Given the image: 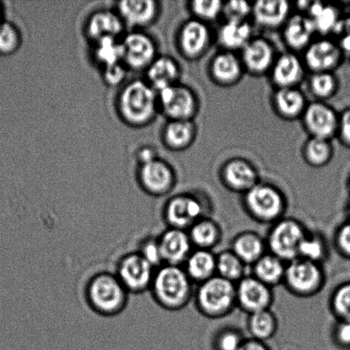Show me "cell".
<instances>
[{"mask_svg": "<svg viewBox=\"0 0 350 350\" xmlns=\"http://www.w3.org/2000/svg\"><path fill=\"white\" fill-rule=\"evenodd\" d=\"M159 111L169 121L192 120L198 111V100L192 89L177 83L157 92Z\"/></svg>", "mask_w": 350, "mask_h": 350, "instance_id": "obj_11", "label": "cell"}, {"mask_svg": "<svg viewBox=\"0 0 350 350\" xmlns=\"http://www.w3.org/2000/svg\"><path fill=\"white\" fill-rule=\"evenodd\" d=\"M221 180L229 191L243 195L260 182L255 166L243 159H232L226 162L221 171Z\"/></svg>", "mask_w": 350, "mask_h": 350, "instance_id": "obj_18", "label": "cell"}, {"mask_svg": "<svg viewBox=\"0 0 350 350\" xmlns=\"http://www.w3.org/2000/svg\"><path fill=\"white\" fill-rule=\"evenodd\" d=\"M136 252H138L155 269H159L163 265L157 236L149 235L143 238L140 240Z\"/></svg>", "mask_w": 350, "mask_h": 350, "instance_id": "obj_45", "label": "cell"}, {"mask_svg": "<svg viewBox=\"0 0 350 350\" xmlns=\"http://www.w3.org/2000/svg\"><path fill=\"white\" fill-rule=\"evenodd\" d=\"M121 39L106 38L94 43L92 55H94V61L102 70L113 65L123 64Z\"/></svg>", "mask_w": 350, "mask_h": 350, "instance_id": "obj_37", "label": "cell"}, {"mask_svg": "<svg viewBox=\"0 0 350 350\" xmlns=\"http://www.w3.org/2000/svg\"><path fill=\"white\" fill-rule=\"evenodd\" d=\"M222 14L226 21H247L250 14H252V5L243 0L224 2Z\"/></svg>", "mask_w": 350, "mask_h": 350, "instance_id": "obj_46", "label": "cell"}, {"mask_svg": "<svg viewBox=\"0 0 350 350\" xmlns=\"http://www.w3.org/2000/svg\"><path fill=\"white\" fill-rule=\"evenodd\" d=\"M156 269L135 250L120 257L114 273L130 295H139L150 291Z\"/></svg>", "mask_w": 350, "mask_h": 350, "instance_id": "obj_8", "label": "cell"}, {"mask_svg": "<svg viewBox=\"0 0 350 350\" xmlns=\"http://www.w3.org/2000/svg\"><path fill=\"white\" fill-rule=\"evenodd\" d=\"M231 250L246 266H252L265 255L267 248L265 239L258 233L245 231L232 239Z\"/></svg>", "mask_w": 350, "mask_h": 350, "instance_id": "obj_28", "label": "cell"}, {"mask_svg": "<svg viewBox=\"0 0 350 350\" xmlns=\"http://www.w3.org/2000/svg\"><path fill=\"white\" fill-rule=\"evenodd\" d=\"M304 156L308 165L314 167L327 165L334 156L331 140L310 137L305 144Z\"/></svg>", "mask_w": 350, "mask_h": 350, "instance_id": "obj_38", "label": "cell"}, {"mask_svg": "<svg viewBox=\"0 0 350 350\" xmlns=\"http://www.w3.org/2000/svg\"><path fill=\"white\" fill-rule=\"evenodd\" d=\"M245 338L241 332L233 327L221 329L214 339V350H239Z\"/></svg>", "mask_w": 350, "mask_h": 350, "instance_id": "obj_44", "label": "cell"}, {"mask_svg": "<svg viewBox=\"0 0 350 350\" xmlns=\"http://www.w3.org/2000/svg\"><path fill=\"white\" fill-rule=\"evenodd\" d=\"M22 36L12 23H3L0 25V54L12 55L19 49Z\"/></svg>", "mask_w": 350, "mask_h": 350, "instance_id": "obj_43", "label": "cell"}, {"mask_svg": "<svg viewBox=\"0 0 350 350\" xmlns=\"http://www.w3.org/2000/svg\"><path fill=\"white\" fill-rule=\"evenodd\" d=\"M252 276L273 289L283 284L286 262L267 252L253 264Z\"/></svg>", "mask_w": 350, "mask_h": 350, "instance_id": "obj_33", "label": "cell"}, {"mask_svg": "<svg viewBox=\"0 0 350 350\" xmlns=\"http://www.w3.org/2000/svg\"><path fill=\"white\" fill-rule=\"evenodd\" d=\"M332 34L335 36L334 42L342 53H350V17L341 18Z\"/></svg>", "mask_w": 350, "mask_h": 350, "instance_id": "obj_49", "label": "cell"}, {"mask_svg": "<svg viewBox=\"0 0 350 350\" xmlns=\"http://www.w3.org/2000/svg\"><path fill=\"white\" fill-rule=\"evenodd\" d=\"M344 53L334 40L312 41L305 49L304 63L313 73L332 72L342 63Z\"/></svg>", "mask_w": 350, "mask_h": 350, "instance_id": "obj_17", "label": "cell"}, {"mask_svg": "<svg viewBox=\"0 0 350 350\" xmlns=\"http://www.w3.org/2000/svg\"><path fill=\"white\" fill-rule=\"evenodd\" d=\"M116 111L122 122L133 128L149 125L159 111L157 92L146 80L129 81L116 98Z\"/></svg>", "mask_w": 350, "mask_h": 350, "instance_id": "obj_1", "label": "cell"}, {"mask_svg": "<svg viewBox=\"0 0 350 350\" xmlns=\"http://www.w3.org/2000/svg\"><path fill=\"white\" fill-rule=\"evenodd\" d=\"M193 299L202 317L211 320L228 317L237 308L236 284L215 275L198 284Z\"/></svg>", "mask_w": 350, "mask_h": 350, "instance_id": "obj_4", "label": "cell"}, {"mask_svg": "<svg viewBox=\"0 0 350 350\" xmlns=\"http://www.w3.org/2000/svg\"><path fill=\"white\" fill-rule=\"evenodd\" d=\"M349 217H350V206H349Z\"/></svg>", "mask_w": 350, "mask_h": 350, "instance_id": "obj_56", "label": "cell"}, {"mask_svg": "<svg viewBox=\"0 0 350 350\" xmlns=\"http://www.w3.org/2000/svg\"><path fill=\"white\" fill-rule=\"evenodd\" d=\"M291 8L286 0H260L252 3V15L260 26L274 29L286 24Z\"/></svg>", "mask_w": 350, "mask_h": 350, "instance_id": "obj_24", "label": "cell"}, {"mask_svg": "<svg viewBox=\"0 0 350 350\" xmlns=\"http://www.w3.org/2000/svg\"><path fill=\"white\" fill-rule=\"evenodd\" d=\"M301 118L310 137L331 140L338 135L339 116L322 101L308 104Z\"/></svg>", "mask_w": 350, "mask_h": 350, "instance_id": "obj_15", "label": "cell"}, {"mask_svg": "<svg viewBox=\"0 0 350 350\" xmlns=\"http://www.w3.org/2000/svg\"><path fill=\"white\" fill-rule=\"evenodd\" d=\"M197 126L192 120L169 121L163 129V145L173 152H182L194 143Z\"/></svg>", "mask_w": 350, "mask_h": 350, "instance_id": "obj_26", "label": "cell"}, {"mask_svg": "<svg viewBox=\"0 0 350 350\" xmlns=\"http://www.w3.org/2000/svg\"><path fill=\"white\" fill-rule=\"evenodd\" d=\"M187 232L194 249L212 250L222 239L221 226L209 216L199 219Z\"/></svg>", "mask_w": 350, "mask_h": 350, "instance_id": "obj_31", "label": "cell"}, {"mask_svg": "<svg viewBox=\"0 0 350 350\" xmlns=\"http://www.w3.org/2000/svg\"><path fill=\"white\" fill-rule=\"evenodd\" d=\"M243 64L233 51H223L212 58L209 73L212 80L222 87H231L238 83L243 77Z\"/></svg>", "mask_w": 350, "mask_h": 350, "instance_id": "obj_23", "label": "cell"}, {"mask_svg": "<svg viewBox=\"0 0 350 350\" xmlns=\"http://www.w3.org/2000/svg\"><path fill=\"white\" fill-rule=\"evenodd\" d=\"M178 50L188 60L194 61L207 53L211 44V33L207 23L198 19L187 20L177 34Z\"/></svg>", "mask_w": 350, "mask_h": 350, "instance_id": "obj_14", "label": "cell"}, {"mask_svg": "<svg viewBox=\"0 0 350 350\" xmlns=\"http://www.w3.org/2000/svg\"><path fill=\"white\" fill-rule=\"evenodd\" d=\"M159 155L156 150L152 146H142V148L137 150V161H138L139 165L145 164L152 161L159 159Z\"/></svg>", "mask_w": 350, "mask_h": 350, "instance_id": "obj_52", "label": "cell"}, {"mask_svg": "<svg viewBox=\"0 0 350 350\" xmlns=\"http://www.w3.org/2000/svg\"><path fill=\"white\" fill-rule=\"evenodd\" d=\"M275 56L272 44L263 38H252L242 49L243 68L253 75H262L271 71Z\"/></svg>", "mask_w": 350, "mask_h": 350, "instance_id": "obj_21", "label": "cell"}, {"mask_svg": "<svg viewBox=\"0 0 350 350\" xmlns=\"http://www.w3.org/2000/svg\"><path fill=\"white\" fill-rule=\"evenodd\" d=\"M308 233L307 229L297 219L286 217L271 226L265 239L267 252L284 262L297 258L298 250Z\"/></svg>", "mask_w": 350, "mask_h": 350, "instance_id": "obj_7", "label": "cell"}, {"mask_svg": "<svg viewBox=\"0 0 350 350\" xmlns=\"http://www.w3.org/2000/svg\"><path fill=\"white\" fill-rule=\"evenodd\" d=\"M125 24L115 10H99L91 14L85 26V33L94 44L106 38L121 39Z\"/></svg>", "mask_w": 350, "mask_h": 350, "instance_id": "obj_20", "label": "cell"}, {"mask_svg": "<svg viewBox=\"0 0 350 350\" xmlns=\"http://www.w3.org/2000/svg\"><path fill=\"white\" fill-rule=\"evenodd\" d=\"M315 31L310 18L306 15L291 16L284 25V39L291 49L305 50L312 43Z\"/></svg>", "mask_w": 350, "mask_h": 350, "instance_id": "obj_27", "label": "cell"}, {"mask_svg": "<svg viewBox=\"0 0 350 350\" xmlns=\"http://www.w3.org/2000/svg\"><path fill=\"white\" fill-rule=\"evenodd\" d=\"M193 286L183 267L163 264L156 269L149 291L159 307L177 312L184 310L193 299Z\"/></svg>", "mask_w": 350, "mask_h": 350, "instance_id": "obj_3", "label": "cell"}, {"mask_svg": "<svg viewBox=\"0 0 350 350\" xmlns=\"http://www.w3.org/2000/svg\"><path fill=\"white\" fill-rule=\"evenodd\" d=\"M146 74V81L159 92L164 88L178 83L180 67L174 57L159 55L147 68Z\"/></svg>", "mask_w": 350, "mask_h": 350, "instance_id": "obj_25", "label": "cell"}, {"mask_svg": "<svg viewBox=\"0 0 350 350\" xmlns=\"http://www.w3.org/2000/svg\"><path fill=\"white\" fill-rule=\"evenodd\" d=\"M122 63L129 70H146L159 56L155 40L148 33L133 30L122 37Z\"/></svg>", "mask_w": 350, "mask_h": 350, "instance_id": "obj_10", "label": "cell"}, {"mask_svg": "<svg viewBox=\"0 0 350 350\" xmlns=\"http://www.w3.org/2000/svg\"><path fill=\"white\" fill-rule=\"evenodd\" d=\"M247 329L250 338L267 342L276 335L279 329V321L272 310L260 311L248 315Z\"/></svg>", "mask_w": 350, "mask_h": 350, "instance_id": "obj_35", "label": "cell"}, {"mask_svg": "<svg viewBox=\"0 0 350 350\" xmlns=\"http://www.w3.org/2000/svg\"><path fill=\"white\" fill-rule=\"evenodd\" d=\"M330 308L338 321H350V281L335 288L330 299Z\"/></svg>", "mask_w": 350, "mask_h": 350, "instance_id": "obj_41", "label": "cell"}, {"mask_svg": "<svg viewBox=\"0 0 350 350\" xmlns=\"http://www.w3.org/2000/svg\"><path fill=\"white\" fill-rule=\"evenodd\" d=\"M246 265L231 250L216 255V275L237 284L245 275Z\"/></svg>", "mask_w": 350, "mask_h": 350, "instance_id": "obj_36", "label": "cell"}, {"mask_svg": "<svg viewBox=\"0 0 350 350\" xmlns=\"http://www.w3.org/2000/svg\"><path fill=\"white\" fill-rule=\"evenodd\" d=\"M182 267L198 286L216 275V255L212 250L194 249Z\"/></svg>", "mask_w": 350, "mask_h": 350, "instance_id": "obj_30", "label": "cell"}, {"mask_svg": "<svg viewBox=\"0 0 350 350\" xmlns=\"http://www.w3.org/2000/svg\"><path fill=\"white\" fill-rule=\"evenodd\" d=\"M348 185H349V191H350V177L349 178V184Z\"/></svg>", "mask_w": 350, "mask_h": 350, "instance_id": "obj_55", "label": "cell"}, {"mask_svg": "<svg viewBox=\"0 0 350 350\" xmlns=\"http://www.w3.org/2000/svg\"><path fill=\"white\" fill-rule=\"evenodd\" d=\"M243 207L253 221L273 225L284 217L287 201L280 189L260 181L243 195Z\"/></svg>", "mask_w": 350, "mask_h": 350, "instance_id": "obj_5", "label": "cell"}, {"mask_svg": "<svg viewBox=\"0 0 350 350\" xmlns=\"http://www.w3.org/2000/svg\"><path fill=\"white\" fill-rule=\"evenodd\" d=\"M3 21H2V10H1V7H0V25H1V24L3 23Z\"/></svg>", "mask_w": 350, "mask_h": 350, "instance_id": "obj_54", "label": "cell"}, {"mask_svg": "<svg viewBox=\"0 0 350 350\" xmlns=\"http://www.w3.org/2000/svg\"><path fill=\"white\" fill-rule=\"evenodd\" d=\"M338 135L342 144L350 147V108L339 116Z\"/></svg>", "mask_w": 350, "mask_h": 350, "instance_id": "obj_51", "label": "cell"}, {"mask_svg": "<svg viewBox=\"0 0 350 350\" xmlns=\"http://www.w3.org/2000/svg\"><path fill=\"white\" fill-rule=\"evenodd\" d=\"M223 3L221 0H195L190 3V10L195 19L208 23L221 15Z\"/></svg>", "mask_w": 350, "mask_h": 350, "instance_id": "obj_42", "label": "cell"}, {"mask_svg": "<svg viewBox=\"0 0 350 350\" xmlns=\"http://www.w3.org/2000/svg\"><path fill=\"white\" fill-rule=\"evenodd\" d=\"M310 90L315 98L320 100L334 97L338 91V82L337 77L332 72L313 73L311 75Z\"/></svg>", "mask_w": 350, "mask_h": 350, "instance_id": "obj_40", "label": "cell"}, {"mask_svg": "<svg viewBox=\"0 0 350 350\" xmlns=\"http://www.w3.org/2000/svg\"><path fill=\"white\" fill-rule=\"evenodd\" d=\"M325 280L322 264L297 257L286 263L283 284L293 296L310 298L323 290Z\"/></svg>", "mask_w": 350, "mask_h": 350, "instance_id": "obj_6", "label": "cell"}, {"mask_svg": "<svg viewBox=\"0 0 350 350\" xmlns=\"http://www.w3.org/2000/svg\"><path fill=\"white\" fill-rule=\"evenodd\" d=\"M159 238L163 264L183 266L193 250L188 232L185 230L167 228Z\"/></svg>", "mask_w": 350, "mask_h": 350, "instance_id": "obj_19", "label": "cell"}, {"mask_svg": "<svg viewBox=\"0 0 350 350\" xmlns=\"http://www.w3.org/2000/svg\"><path fill=\"white\" fill-rule=\"evenodd\" d=\"M335 345L342 349L350 350V321H338L332 330Z\"/></svg>", "mask_w": 350, "mask_h": 350, "instance_id": "obj_50", "label": "cell"}, {"mask_svg": "<svg viewBox=\"0 0 350 350\" xmlns=\"http://www.w3.org/2000/svg\"><path fill=\"white\" fill-rule=\"evenodd\" d=\"M128 68L123 64L113 65V66L103 68V80L109 87H119L124 83L128 77Z\"/></svg>", "mask_w": 350, "mask_h": 350, "instance_id": "obj_47", "label": "cell"}, {"mask_svg": "<svg viewBox=\"0 0 350 350\" xmlns=\"http://www.w3.org/2000/svg\"><path fill=\"white\" fill-rule=\"evenodd\" d=\"M208 216L204 202L197 195L172 196L163 204L162 218L167 228L188 231L199 219Z\"/></svg>", "mask_w": 350, "mask_h": 350, "instance_id": "obj_9", "label": "cell"}, {"mask_svg": "<svg viewBox=\"0 0 350 350\" xmlns=\"http://www.w3.org/2000/svg\"><path fill=\"white\" fill-rule=\"evenodd\" d=\"M273 104L278 115L286 120L301 118L308 105L305 95L297 88H278Z\"/></svg>", "mask_w": 350, "mask_h": 350, "instance_id": "obj_29", "label": "cell"}, {"mask_svg": "<svg viewBox=\"0 0 350 350\" xmlns=\"http://www.w3.org/2000/svg\"><path fill=\"white\" fill-rule=\"evenodd\" d=\"M334 246L338 252L350 260V219L338 226L334 234Z\"/></svg>", "mask_w": 350, "mask_h": 350, "instance_id": "obj_48", "label": "cell"}, {"mask_svg": "<svg viewBox=\"0 0 350 350\" xmlns=\"http://www.w3.org/2000/svg\"><path fill=\"white\" fill-rule=\"evenodd\" d=\"M306 12L317 33L324 36L332 33L341 19L337 7L321 1H311Z\"/></svg>", "mask_w": 350, "mask_h": 350, "instance_id": "obj_34", "label": "cell"}, {"mask_svg": "<svg viewBox=\"0 0 350 350\" xmlns=\"http://www.w3.org/2000/svg\"><path fill=\"white\" fill-rule=\"evenodd\" d=\"M270 73L277 89L297 88L304 77L305 65L296 54L286 53L276 58Z\"/></svg>", "mask_w": 350, "mask_h": 350, "instance_id": "obj_22", "label": "cell"}, {"mask_svg": "<svg viewBox=\"0 0 350 350\" xmlns=\"http://www.w3.org/2000/svg\"><path fill=\"white\" fill-rule=\"evenodd\" d=\"M130 294L115 273L100 271L89 278L84 287L85 304L96 314L116 317L124 312Z\"/></svg>", "mask_w": 350, "mask_h": 350, "instance_id": "obj_2", "label": "cell"}, {"mask_svg": "<svg viewBox=\"0 0 350 350\" xmlns=\"http://www.w3.org/2000/svg\"><path fill=\"white\" fill-rule=\"evenodd\" d=\"M327 256L328 247L323 237L318 233L308 232L298 250V257L322 264Z\"/></svg>", "mask_w": 350, "mask_h": 350, "instance_id": "obj_39", "label": "cell"}, {"mask_svg": "<svg viewBox=\"0 0 350 350\" xmlns=\"http://www.w3.org/2000/svg\"><path fill=\"white\" fill-rule=\"evenodd\" d=\"M252 40V27L248 21H226L218 33L219 43L226 51L242 50Z\"/></svg>", "mask_w": 350, "mask_h": 350, "instance_id": "obj_32", "label": "cell"}, {"mask_svg": "<svg viewBox=\"0 0 350 350\" xmlns=\"http://www.w3.org/2000/svg\"><path fill=\"white\" fill-rule=\"evenodd\" d=\"M115 10L126 27L142 31L157 22L161 6L155 0H123L116 3Z\"/></svg>", "mask_w": 350, "mask_h": 350, "instance_id": "obj_16", "label": "cell"}, {"mask_svg": "<svg viewBox=\"0 0 350 350\" xmlns=\"http://www.w3.org/2000/svg\"><path fill=\"white\" fill-rule=\"evenodd\" d=\"M239 350H271L267 342L256 340L253 338H245Z\"/></svg>", "mask_w": 350, "mask_h": 350, "instance_id": "obj_53", "label": "cell"}, {"mask_svg": "<svg viewBox=\"0 0 350 350\" xmlns=\"http://www.w3.org/2000/svg\"><path fill=\"white\" fill-rule=\"evenodd\" d=\"M137 180L145 193L152 197H165L176 185L177 178L172 166L163 159H157L139 165Z\"/></svg>", "mask_w": 350, "mask_h": 350, "instance_id": "obj_12", "label": "cell"}, {"mask_svg": "<svg viewBox=\"0 0 350 350\" xmlns=\"http://www.w3.org/2000/svg\"><path fill=\"white\" fill-rule=\"evenodd\" d=\"M237 307L250 315L271 310L274 295L272 288L250 275L236 284Z\"/></svg>", "mask_w": 350, "mask_h": 350, "instance_id": "obj_13", "label": "cell"}]
</instances>
